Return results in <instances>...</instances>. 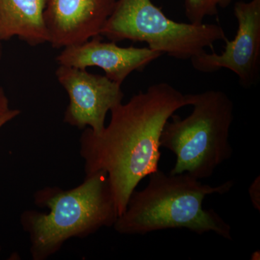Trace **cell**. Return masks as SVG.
<instances>
[{"label": "cell", "mask_w": 260, "mask_h": 260, "mask_svg": "<svg viewBox=\"0 0 260 260\" xmlns=\"http://www.w3.org/2000/svg\"><path fill=\"white\" fill-rule=\"evenodd\" d=\"M116 0H47L44 20L54 49L77 45L101 31Z\"/></svg>", "instance_id": "cell-8"}, {"label": "cell", "mask_w": 260, "mask_h": 260, "mask_svg": "<svg viewBox=\"0 0 260 260\" xmlns=\"http://www.w3.org/2000/svg\"><path fill=\"white\" fill-rule=\"evenodd\" d=\"M234 0H185L184 9L189 23L201 24L206 17L218 14L220 8H226Z\"/></svg>", "instance_id": "cell-11"}, {"label": "cell", "mask_w": 260, "mask_h": 260, "mask_svg": "<svg viewBox=\"0 0 260 260\" xmlns=\"http://www.w3.org/2000/svg\"><path fill=\"white\" fill-rule=\"evenodd\" d=\"M259 177H256L249 187V196L253 206L256 210H260V181Z\"/></svg>", "instance_id": "cell-12"}, {"label": "cell", "mask_w": 260, "mask_h": 260, "mask_svg": "<svg viewBox=\"0 0 260 260\" xmlns=\"http://www.w3.org/2000/svg\"><path fill=\"white\" fill-rule=\"evenodd\" d=\"M2 42H3L0 41V61H1L2 55H3V46H2Z\"/></svg>", "instance_id": "cell-15"}, {"label": "cell", "mask_w": 260, "mask_h": 260, "mask_svg": "<svg viewBox=\"0 0 260 260\" xmlns=\"http://www.w3.org/2000/svg\"><path fill=\"white\" fill-rule=\"evenodd\" d=\"M190 104V94L184 95L167 83L154 84L113 108L110 121L100 134L83 129L80 154L85 176L107 174L119 217L140 181L158 169L166 122Z\"/></svg>", "instance_id": "cell-1"}, {"label": "cell", "mask_w": 260, "mask_h": 260, "mask_svg": "<svg viewBox=\"0 0 260 260\" xmlns=\"http://www.w3.org/2000/svg\"><path fill=\"white\" fill-rule=\"evenodd\" d=\"M20 114V111L18 109H10L9 112L5 114L4 115L0 116V129L3 127L5 124L13 120L16 116Z\"/></svg>", "instance_id": "cell-14"}, {"label": "cell", "mask_w": 260, "mask_h": 260, "mask_svg": "<svg viewBox=\"0 0 260 260\" xmlns=\"http://www.w3.org/2000/svg\"><path fill=\"white\" fill-rule=\"evenodd\" d=\"M190 96L192 112L185 118L173 114L162 128L160 144L176 155L169 174L186 173L201 180L211 177L232 157L229 137L234 105L221 90H206Z\"/></svg>", "instance_id": "cell-4"}, {"label": "cell", "mask_w": 260, "mask_h": 260, "mask_svg": "<svg viewBox=\"0 0 260 260\" xmlns=\"http://www.w3.org/2000/svg\"><path fill=\"white\" fill-rule=\"evenodd\" d=\"M110 42L146 43L152 50L188 60L227 39L217 24L179 23L168 18L151 0H118L100 34Z\"/></svg>", "instance_id": "cell-5"}, {"label": "cell", "mask_w": 260, "mask_h": 260, "mask_svg": "<svg viewBox=\"0 0 260 260\" xmlns=\"http://www.w3.org/2000/svg\"><path fill=\"white\" fill-rule=\"evenodd\" d=\"M34 203L48 213L25 210L20 223L28 234L34 260H46L71 238L83 239L104 227L114 226L119 217L109 178L99 172L85 176L68 190L47 186L36 191Z\"/></svg>", "instance_id": "cell-3"}, {"label": "cell", "mask_w": 260, "mask_h": 260, "mask_svg": "<svg viewBox=\"0 0 260 260\" xmlns=\"http://www.w3.org/2000/svg\"><path fill=\"white\" fill-rule=\"evenodd\" d=\"M47 0H0V41L18 37L30 46L49 42L44 20Z\"/></svg>", "instance_id": "cell-10"}, {"label": "cell", "mask_w": 260, "mask_h": 260, "mask_svg": "<svg viewBox=\"0 0 260 260\" xmlns=\"http://www.w3.org/2000/svg\"><path fill=\"white\" fill-rule=\"evenodd\" d=\"M0 251H1V246H0Z\"/></svg>", "instance_id": "cell-16"}, {"label": "cell", "mask_w": 260, "mask_h": 260, "mask_svg": "<svg viewBox=\"0 0 260 260\" xmlns=\"http://www.w3.org/2000/svg\"><path fill=\"white\" fill-rule=\"evenodd\" d=\"M55 74L69 96L64 122L80 129L88 127L100 134L105 128L107 113L122 103L121 85L106 75L64 65H59Z\"/></svg>", "instance_id": "cell-7"}, {"label": "cell", "mask_w": 260, "mask_h": 260, "mask_svg": "<svg viewBox=\"0 0 260 260\" xmlns=\"http://www.w3.org/2000/svg\"><path fill=\"white\" fill-rule=\"evenodd\" d=\"M143 190L135 189L130 195L124 213L114 225L123 235H145L166 229H186L202 235L214 232L232 240V227L215 210H205L207 196L224 194L234 183L228 181L210 186L186 173L166 174L158 170L148 176Z\"/></svg>", "instance_id": "cell-2"}, {"label": "cell", "mask_w": 260, "mask_h": 260, "mask_svg": "<svg viewBox=\"0 0 260 260\" xmlns=\"http://www.w3.org/2000/svg\"><path fill=\"white\" fill-rule=\"evenodd\" d=\"M10 110L9 100L5 93V90L0 86V116L4 115Z\"/></svg>", "instance_id": "cell-13"}, {"label": "cell", "mask_w": 260, "mask_h": 260, "mask_svg": "<svg viewBox=\"0 0 260 260\" xmlns=\"http://www.w3.org/2000/svg\"><path fill=\"white\" fill-rule=\"evenodd\" d=\"M234 14L238 22L237 34L232 41H225L223 52H204L190 61L193 68L200 73L231 70L243 88L249 89L260 78V0L237 2Z\"/></svg>", "instance_id": "cell-6"}, {"label": "cell", "mask_w": 260, "mask_h": 260, "mask_svg": "<svg viewBox=\"0 0 260 260\" xmlns=\"http://www.w3.org/2000/svg\"><path fill=\"white\" fill-rule=\"evenodd\" d=\"M162 54L150 48L121 47L116 42H103L95 36L87 42L64 48L56 57L59 65L86 70L98 67L109 79L121 85L135 71H143Z\"/></svg>", "instance_id": "cell-9"}]
</instances>
